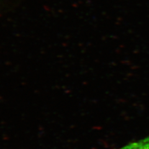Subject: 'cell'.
I'll use <instances>...</instances> for the list:
<instances>
[{
    "mask_svg": "<svg viewBox=\"0 0 149 149\" xmlns=\"http://www.w3.org/2000/svg\"><path fill=\"white\" fill-rule=\"evenodd\" d=\"M120 149H149V147L144 143L142 141H140L124 147Z\"/></svg>",
    "mask_w": 149,
    "mask_h": 149,
    "instance_id": "cell-1",
    "label": "cell"
},
{
    "mask_svg": "<svg viewBox=\"0 0 149 149\" xmlns=\"http://www.w3.org/2000/svg\"><path fill=\"white\" fill-rule=\"evenodd\" d=\"M141 141H142L144 143L146 144V145H147V146L149 147V137H148L147 138L144 139H143V140H141Z\"/></svg>",
    "mask_w": 149,
    "mask_h": 149,
    "instance_id": "cell-2",
    "label": "cell"
}]
</instances>
